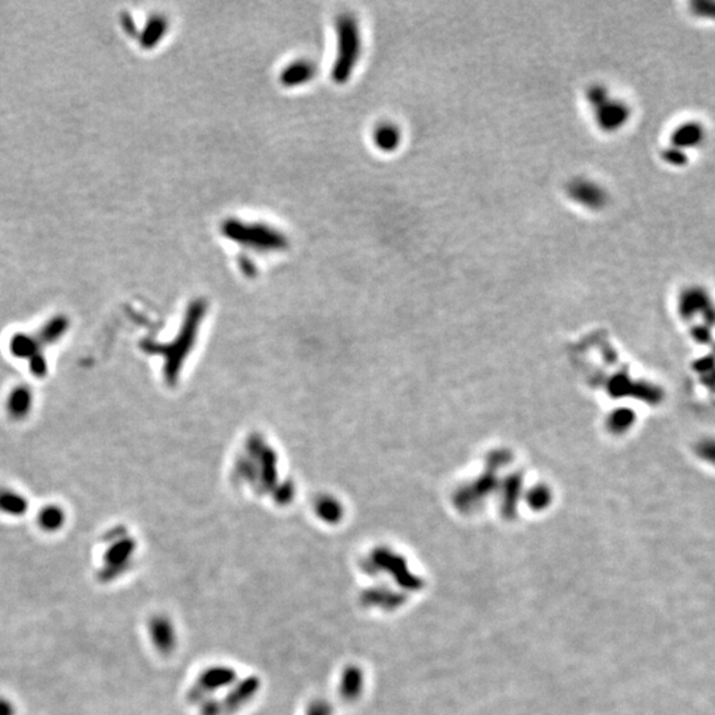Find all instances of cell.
Returning a JSON list of instances; mask_svg holds the SVG:
<instances>
[{"mask_svg": "<svg viewBox=\"0 0 715 715\" xmlns=\"http://www.w3.org/2000/svg\"><path fill=\"white\" fill-rule=\"evenodd\" d=\"M233 680V672L227 667H217V669H210L203 673L200 677V683L204 692L208 690H216L223 685H230Z\"/></svg>", "mask_w": 715, "mask_h": 715, "instance_id": "obj_14", "label": "cell"}, {"mask_svg": "<svg viewBox=\"0 0 715 715\" xmlns=\"http://www.w3.org/2000/svg\"><path fill=\"white\" fill-rule=\"evenodd\" d=\"M596 128L603 133L614 134L624 129L632 118L631 105L610 93L598 105L591 108Z\"/></svg>", "mask_w": 715, "mask_h": 715, "instance_id": "obj_3", "label": "cell"}, {"mask_svg": "<svg viewBox=\"0 0 715 715\" xmlns=\"http://www.w3.org/2000/svg\"><path fill=\"white\" fill-rule=\"evenodd\" d=\"M68 326L69 322L66 316H53L40 329L39 336L36 339L39 341V343L53 345L59 342L64 336V334L67 333Z\"/></svg>", "mask_w": 715, "mask_h": 715, "instance_id": "obj_11", "label": "cell"}, {"mask_svg": "<svg viewBox=\"0 0 715 715\" xmlns=\"http://www.w3.org/2000/svg\"><path fill=\"white\" fill-rule=\"evenodd\" d=\"M28 362H30L31 372L34 374V376L41 378V376H44V375L47 374V371H48V365H47L46 356H44L40 351L36 352L31 359H28Z\"/></svg>", "mask_w": 715, "mask_h": 715, "instance_id": "obj_18", "label": "cell"}, {"mask_svg": "<svg viewBox=\"0 0 715 715\" xmlns=\"http://www.w3.org/2000/svg\"><path fill=\"white\" fill-rule=\"evenodd\" d=\"M706 130L697 121H686L677 125L670 133V143L676 149L687 152L689 150L698 149L705 142Z\"/></svg>", "mask_w": 715, "mask_h": 715, "instance_id": "obj_5", "label": "cell"}, {"mask_svg": "<svg viewBox=\"0 0 715 715\" xmlns=\"http://www.w3.org/2000/svg\"><path fill=\"white\" fill-rule=\"evenodd\" d=\"M363 687V676L359 669L350 667L348 669L341 681V692L346 699L356 698L362 693Z\"/></svg>", "mask_w": 715, "mask_h": 715, "instance_id": "obj_15", "label": "cell"}, {"mask_svg": "<svg viewBox=\"0 0 715 715\" xmlns=\"http://www.w3.org/2000/svg\"><path fill=\"white\" fill-rule=\"evenodd\" d=\"M316 76V67L306 60H299L290 63L283 69L280 76V81L283 86L296 88L303 83H309Z\"/></svg>", "mask_w": 715, "mask_h": 715, "instance_id": "obj_7", "label": "cell"}, {"mask_svg": "<svg viewBox=\"0 0 715 715\" xmlns=\"http://www.w3.org/2000/svg\"><path fill=\"white\" fill-rule=\"evenodd\" d=\"M32 404L34 395L31 388L27 385H17L7 399V411L15 420H21L31 412Z\"/></svg>", "mask_w": 715, "mask_h": 715, "instance_id": "obj_8", "label": "cell"}, {"mask_svg": "<svg viewBox=\"0 0 715 715\" xmlns=\"http://www.w3.org/2000/svg\"><path fill=\"white\" fill-rule=\"evenodd\" d=\"M133 554V542L129 539L119 541L113 547L109 549V554L106 558V563L113 567H123L129 562V558Z\"/></svg>", "mask_w": 715, "mask_h": 715, "instance_id": "obj_16", "label": "cell"}, {"mask_svg": "<svg viewBox=\"0 0 715 715\" xmlns=\"http://www.w3.org/2000/svg\"><path fill=\"white\" fill-rule=\"evenodd\" d=\"M28 510V501L10 487H0V512L7 516H23Z\"/></svg>", "mask_w": 715, "mask_h": 715, "instance_id": "obj_10", "label": "cell"}, {"mask_svg": "<svg viewBox=\"0 0 715 715\" xmlns=\"http://www.w3.org/2000/svg\"><path fill=\"white\" fill-rule=\"evenodd\" d=\"M565 194L570 200L588 211H600L605 208L610 201L607 188L598 181L587 177L571 179L565 187Z\"/></svg>", "mask_w": 715, "mask_h": 715, "instance_id": "obj_4", "label": "cell"}, {"mask_svg": "<svg viewBox=\"0 0 715 715\" xmlns=\"http://www.w3.org/2000/svg\"><path fill=\"white\" fill-rule=\"evenodd\" d=\"M661 158H663V161L665 163L672 167L685 166L687 163V161H689L687 152L680 150V149H676L673 146L665 148L661 152Z\"/></svg>", "mask_w": 715, "mask_h": 715, "instance_id": "obj_17", "label": "cell"}, {"mask_svg": "<svg viewBox=\"0 0 715 715\" xmlns=\"http://www.w3.org/2000/svg\"><path fill=\"white\" fill-rule=\"evenodd\" d=\"M0 715H15L12 703L4 697H0Z\"/></svg>", "mask_w": 715, "mask_h": 715, "instance_id": "obj_19", "label": "cell"}, {"mask_svg": "<svg viewBox=\"0 0 715 715\" xmlns=\"http://www.w3.org/2000/svg\"><path fill=\"white\" fill-rule=\"evenodd\" d=\"M330 709L326 706V703H316L309 709L308 715H329Z\"/></svg>", "mask_w": 715, "mask_h": 715, "instance_id": "obj_20", "label": "cell"}, {"mask_svg": "<svg viewBox=\"0 0 715 715\" xmlns=\"http://www.w3.org/2000/svg\"><path fill=\"white\" fill-rule=\"evenodd\" d=\"M221 233L231 241L254 250L272 252L288 247V237L279 230L257 221H244L237 219L225 220Z\"/></svg>", "mask_w": 715, "mask_h": 715, "instance_id": "obj_2", "label": "cell"}, {"mask_svg": "<svg viewBox=\"0 0 715 715\" xmlns=\"http://www.w3.org/2000/svg\"><path fill=\"white\" fill-rule=\"evenodd\" d=\"M37 522L44 532H57L66 523V513L60 506L48 505L39 513Z\"/></svg>", "mask_w": 715, "mask_h": 715, "instance_id": "obj_12", "label": "cell"}, {"mask_svg": "<svg viewBox=\"0 0 715 715\" xmlns=\"http://www.w3.org/2000/svg\"><path fill=\"white\" fill-rule=\"evenodd\" d=\"M401 132L399 128L391 122H384L375 128L372 133L374 145L384 152H392L399 149L401 143Z\"/></svg>", "mask_w": 715, "mask_h": 715, "instance_id": "obj_9", "label": "cell"}, {"mask_svg": "<svg viewBox=\"0 0 715 715\" xmlns=\"http://www.w3.org/2000/svg\"><path fill=\"white\" fill-rule=\"evenodd\" d=\"M336 57L332 79L336 83H348L361 57L362 37L355 17L342 15L336 20Z\"/></svg>", "mask_w": 715, "mask_h": 715, "instance_id": "obj_1", "label": "cell"}, {"mask_svg": "<svg viewBox=\"0 0 715 715\" xmlns=\"http://www.w3.org/2000/svg\"><path fill=\"white\" fill-rule=\"evenodd\" d=\"M39 341L27 334H17L12 336L10 349L11 352L20 359H31L36 352H39Z\"/></svg>", "mask_w": 715, "mask_h": 715, "instance_id": "obj_13", "label": "cell"}, {"mask_svg": "<svg viewBox=\"0 0 715 715\" xmlns=\"http://www.w3.org/2000/svg\"><path fill=\"white\" fill-rule=\"evenodd\" d=\"M150 636L154 647L167 653L175 645V630L172 623L163 616L152 617L150 621Z\"/></svg>", "mask_w": 715, "mask_h": 715, "instance_id": "obj_6", "label": "cell"}]
</instances>
